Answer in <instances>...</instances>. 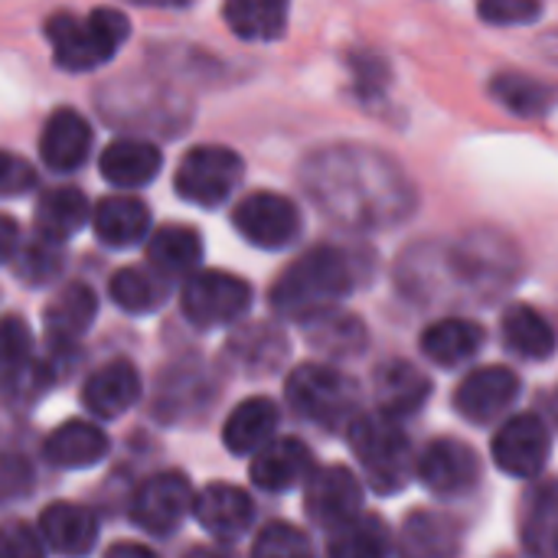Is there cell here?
Returning a JSON list of instances; mask_svg holds the SVG:
<instances>
[{
	"label": "cell",
	"instance_id": "obj_1",
	"mask_svg": "<svg viewBox=\"0 0 558 558\" xmlns=\"http://www.w3.org/2000/svg\"><path fill=\"white\" fill-rule=\"evenodd\" d=\"M301 180L320 213L347 229H386L415 206V193L396 160L363 144H333L311 154Z\"/></svg>",
	"mask_w": 558,
	"mask_h": 558
},
{
	"label": "cell",
	"instance_id": "obj_2",
	"mask_svg": "<svg viewBox=\"0 0 558 558\" xmlns=\"http://www.w3.org/2000/svg\"><path fill=\"white\" fill-rule=\"evenodd\" d=\"M350 291H353V258L343 248L317 245L278 275L268 304L281 317L307 320L314 314L333 311L337 301H343Z\"/></svg>",
	"mask_w": 558,
	"mask_h": 558
},
{
	"label": "cell",
	"instance_id": "obj_3",
	"mask_svg": "<svg viewBox=\"0 0 558 558\" xmlns=\"http://www.w3.org/2000/svg\"><path fill=\"white\" fill-rule=\"evenodd\" d=\"M128 33H131L128 16L111 7H98L88 16L52 13L46 20V39L52 46V59L65 72H92L105 65L121 49Z\"/></svg>",
	"mask_w": 558,
	"mask_h": 558
},
{
	"label": "cell",
	"instance_id": "obj_4",
	"mask_svg": "<svg viewBox=\"0 0 558 558\" xmlns=\"http://www.w3.org/2000/svg\"><path fill=\"white\" fill-rule=\"evenodd\" d=\"M350 445L366 471V481L379 494H396L412 477V445L399 422L383 415H363L350 422Z\"/></svg>",
	"mask_w": 558,
	"mask_h": 558
},
{
	"label": "cell",
	"instance_id": "obj_5",
	"mask_svg": "<svg viewBox=\"0 0 558 558\" xmlns=\"http://www.w3.org/2000/svg\"><path fill=\"white\" fill-rule=\"evenodd\" d=\"M284 396L298 415L330 432H340L343 425L350 428L356 412V386L340 369L320 363L298 366L284 383Z\"/></svg>",
	"mask_w": 558,
	"mask_h": 558
},
{
	"label": "cell",
	"instance_id": "obj_6",
	"mask_svg": "<svg viewBox=\"0 0 558 558\" xmlns=\"http://www.w3.org/2000/svg\"><path fill=\"white\" fill-rule=\"evenodd\" d=\"M245 167L242 157L219 144H199L186 150V157L177 167L173 186L177 196L196 206H219L242 180Z\"/></svg>",
	"mask_w": 558,
	"mask_h": 558
},
{
	"label": "cell",
	"instance_id": "obj_7",
	"mask_svg": "<svg viewBox=\"0 0 558 558\" xmlns=\"http://www.w3.org/2000/svg\"><path fill=\"white\" fill-rule=\"evenodd\" d=\"M180 304L190 324L213 330L239 320L252 307V288L229 271H196L190 275Z\"/></svg>",
	"mask_w": 558,
	"mask_h": 558
},
{
	"label": "cell",
	"instance_id": "obj_8",
	"mask_svg": "<svg viewBox=\"0 0 558 558\" xmlns=\"http://www.w3.org/2000/svg\"><path fill=\"white\" fill-rule=\"evenodd\" d=\"M232 226L255 248L278 252V248H288L298 239L301 209L281 193L258 190V193H248L245 199H239V206L232 209Z\"/></svg>",
	"mask_w": 558,
	"mask_h": 558
},
{
	"label": "cell",
	"instance_id": "obj_9",
	"mask_svg": "<svg viewBox=\"0 0 558 558\" xmlns=\"http://www.w3.org/2000/svg\"><path fill=\"white\" fill-rule=\"evenodd\" d=\"M363 510V487L356 481V474L343 464H330L324 471H314L307 477V490H304V513L311 517V523H317L320 530H343L350 520H356Z\"/></svg>",
	"mask_w": 558,
	"mask_h": 558
},
{
	"label": "cell",
	"instance_id": "obj_10",
	"mask_svg": "<svg viewBox=\"0 0 558 558\" xmlns=\"http://www.w3.org/2000/svg\"><path fill=\"white\" fill-rule=\"evenodd\" d=\"M549 454H553L549 428L533 412L507 418V425L494 438L497 468L504 474H510V477H520V481H530V477L543 474V468L549 464Z\"/></svg>",
	"mask_w": 558,
	"mask_h": 558
},
{
	"label": "cell",
	"instance_id": "obj_11",
	"mask_svg": "<svg viewBox=\"0 0 558 558\" xmlns=\"http://www.w3.org/2000/svg\"><path fill=\"white\" fill-rule=\"evenodd\" d=\"M193 497L196 494L183 474H154L134 494L131 520L154 536H167L186 520V513L193 510Z\"/></svg>",
	"mask_w": 558,
	"mask_h": 558
},
{
	"label": "cell",
	"instance_id": "obj_12",
	"mask_svg": "<svg viewBox=\"0 0 558 558\" xmlns=\"http://www.w3.org/2000/svg\"><path fill=\"white\" fill-rule=\"evenodd\" d=\"M415 471H418V481L435 497H461L477 484L481 461L471 445L454 441V438H438L435 445L425 448Z\"/></svg>",
	"mask_w": 558,
	"mask_h": 558
},
{
	"label": "cell",
	"instance_id": "obj_13",
	"mask_svg": "<svg viewBox=\"0 0 558 558\" xmlns=\"http://www.w3.org/2000/svg\"><path fill=\"white\" fill-rule=\"evenodd\" d=\"M520 396V376L507 366H484L474 369L458 396H454V409L471 422V425H490L500 415L510 412V405Z\"/></svg>",
	"mask_w": 558,
	"mask_h": 558
},
{
	"label": "cell",
	"instance_id": "obj_14",
	"mask_svg": "<svg viewBox=\"0 0 558 558\" xmlns=\"http://www.w3.org/2000/svg\"><path fill=\"white\" fill-rule=\"evenodd\" d=\"M373 389H376L379 415L389 418V422H399V418L415 415L428 402L432 379L418 366H412L405 360H389L386 366L376 369Z\"/></svg>",
	"mask_w": 558,
	"mask_h": 558
},
{
	"label": "cell",
	"instance_id": "obj_15",
	"mask_svg": "<svg viewBox=\"0 0 558 558\" xmlns=\"http://www.w3.org/2000/svg\"><path fill=\"white\" fill-rule=\"evenodd\" d=\"M314 474V451L301 438L268 441L252 461V484L268 494L291 490Z\"/></svg>",
	"mask_w": 558,
	"mask_h": 558
},
{
	"label": "cell",
	"instance_id": "obj_16",
	"mask_svg": "<svg viewBox=\"0 0 558 558\" xmlns=\"http://www.w3.org/2000/svg\"><path fill=\"white\" fill-rule=\"evenodd\" d=\"M88 150H92V124L75 108L52 111L39 134L43 163L56 173H69L85 163Z\"/></svg>",
	"mask_w": 558,
	"mask_h": 558
},
{
	"label": "cell",
	"instance_id": "obj_17",
	"mask_svg": "<svg viewBox=\"0 0 558 558\" xmlns=\"http://www.w3.org/2000/svg\"><path fill=\"white\" fill-rule=\"evenodd\" d=\"M141 399V376L128 360H111L82 386V405L95 418H121Z\"/></svg>",
	"mask_w": 558,
	"mask_h": 558
},
{
	"label": "cell",
	"instance_id": "obj_18",
	"mask_svg": "<svg viewBox=\"0 0 558 558\" xmlns=\"http://www.w3.org/2000/svg\"><path fill=\"white\" fill-rule=\"evenodd\" d=\"M193 513L199 526L216 539H239L255 520V504L232 484H209L193 497Z\"/></svg>",
	"mask_w": 558,
	"mask_h": 558
},
{
	"label": "cell",
	"instance_id": "obj_19",
	"mask_svg": "<svg viewBox=\"0 0 558 558\" xmlns=\"http://www.w3.org/2000/svg\"><path fill=\"white\" fill-rule=\"evenodd\" d=\"M39 530L46 546L62 558H85L98 539L95 513L78 504H49L39 517Z\"/></svg>",
	"mask_w": 558,
	"mask_h": 558
},
{
	"label": "cell",
	"instance_id": "obj_20",
	"mask_svg": "<svg viewBox=\"0 0 558 558\" xmlns=\"http://www.w3.org/2000/svg\"><path fill=\"white\" fill-rule=\"evenodd\" d=\"M275 432H278V405L265 396H255L232 409V415L222 425V441L229 454L245 458V454H258L268 441H275Z\"/></svg>",
	"mask_w": 558,
	"mask_h": 558
},
{
	"label": "cell",
	"instance_id": "obj_21",
	"mask_svg": "<svg viewBox=\"0 0 558 558\" xmlns=\"http://www.w3.org/2000/svg\"><path fill=\"white\" fill-rule=\"evenodd\" d=\"M160 167H163L160 150L147 141H134V137H121V141L108 144L98 160L101 177L121 190L147 186L160 173Z\"/></svg>",
	"mask_w": 558,
	"mask_h": 558
},
{
	"label": "cell",
	"instance_id": "obj_22",
	"mask_svg": "<svg viewBox=\"0 0 558 558\" xmlns=\"http://www.w3.org/2000/svg\"><path fill=\"white\" fill-rule=\"evenodd\" d=\"M95 235L111 248H131L150 232V209L134 196H105L92 209Z\"/></svg>",
	"mask_w": 558,
	"mask_h": 558
},
{
	"label": "cell",
	"instance_id": "obj_23",
	"mask_svg": "<svg viewBox=\"0 0 558 558\" xmlns=\"http://www.w3.org/2000/svg\"><path fill=\"white\" fill-rule=\"evenodd\" d=\"M481 347H484V327L477 320H468V317L435 320L422 333V353L441 369H454L461 363H471L481 353Z\"/></svg>",
	"mask_w": 558,
	"mask_h": 558
},
{
	"label": "cell",
	"instance_id": "obj_24",
	"mask_svg": "<svg viewBox=\"0 0 558 558\" xmlns=\"http://www.w3.org/2000/svg\"><path fill=\"white\" fill-rule=\"evenodd\" d=\"M95 311H98V301H95V291L88 284H69L62 288L43 311V330L46 337L56 343V347H69L75 343L95 320Z\"/></svg>",
	"mask_w": 558,
	"mask_h": 558
},
{
	"label": "cell",
	"instance_id": "obj_25",
	"mask_svg": "<svg viewBox=\"0 0 558 558\" xmlns=\"http://www.w3.org/2000/svg\"><path fill=\"white\" fill-rule=\"evenodd\" d=\"M43 454L52 468L62 471L92 468L108 454V435L92 422H65L46 438Z\"/></svg>",
	"mask_w": 558,
	"mask_h": 558
},
{
	"label": "cell",
	"instance_id": "obj_26",
	"mask_svg": "<svg viewBox=\"0 0 558 558\" xmlns=\"http://www.w3.org/2000/svg\"><path fill=\"white\" fill-rule=\"evenodd\" d=\"M150 268L160 278H186L196 275L203 262V239L190 226H163L147 242Z\"/></svg>",
	"mask_w": 558,
	"mask_h": 558
},
{
	"label": "cell",
	"instance_id": "obj_27",
	"mask_svg": "<svg viewBox=\"0 0 558 558\" xmlns=\"http://www.w3.org/2000/svg\"><path fill=\"white\" fill-rule=\"evenodd\" d=\"M92 209L82 190L75 186H56L49 193H43L39 206H36V235L46 242L62 245L72 232H78L88 222Z\"/></svg>",
	"mask_w": 558,
	"mask_h": 558
},
{
	"label": "cell",
	"instance_id": "obj_28",
	"mask_svg": "<svg viewBox=\"0 0 558 558\" xmlns=\"http://www.w3.org/2000/svg\"><path fill=\"white\" fill-rule=\"evenodd\" d=\"M504 340L507 347L523 356V360H549L556 353V333H553V324L533 311L530 304H513L507 314H504Z\"/></svg>",
	"mask_w": 558,
	"mask_h": 558
},
{
	"label": "cell",
	"instance_id": "obj_29",
	"mask_svg": "<svg viewBox=\"0 0 558 558\" xmlns=\"http://www.w3.org/2000/svg\"><path fill=\"white\" fill-rule=\"evenodd\" d=\"M458 530L441 513L415 510L402 526V556L405 558H454L458 556Z\"/></svg>",
	"mask_w": 558,
	"mask_h": 558
},
{
	"label": "cell",
	"instance_id": "obj_30",
	"mask_svg": "<svg viewBox=\"0 0 558 558\" xmlns=\"http://www.w3.org/2000/svg\"><path fill=\"white\" fill-rule=\"evenodd\" d=\"M222 16L229 29L239 39L252 43H268L278 39L288 26V3L278 0H232L222 7Z\"/></svg>",
	"mask_w": 558,
	"mask_h": 558
},
{
	"label": "cell",
	"instance_id": "obj_31",
	"mask_svg": "<svg viewBox=\"0 0 558 558\" xmlns=\"http://www.w3.org/2000/svg\"><path fill=\"white\" fill-rule=\"evenodd\" d=\"M307 343L330 353V356H356L366 350V327L343 311H324L304 320Z\"/></svg>",
	"mask_w": 558,
	"mask_h": 558
},
{
	"label": "cell",
	"instance_id": "obj_32",
	"mask_svg": "<svg viewBox=\"0 0 558 558\" xmlns=\"http://www.w3.org/2000/svg\"><path fill=\"white\" fill-rule=\"evenodd\" d=\"M389 546L392 536L383 517L360 513L356 520H350L343 530L330 536V558H386Z\"/></svg>",
	"mask_w": 558,
	"mask_h": 558
},
{
	"label": "cell",
	"instance_id": "obj_33",
	"mask_svg": "<svg viewBox=\"0 0 558 558\" xmlns=\"http://www.w3.org/2000/svg\"><path fill=\"white\" fill-rule=\"evenodd\" d=\"M490 95L497 105L520 118H539L553 108V88L539 78H530L523 72H500L490 82Z\"/></svg>",
	"mask_w": 558,
	"mask_h": 558
},
{
	"label": "cell",
	"instance_id": "obj_34",
	"mask_svg": "<svg viewBox=\"0 0 558 558\" xmlns=\"http://www.w3.org/2000/svg\"><path fill=\"white\" fill-rule=\"evenodd\" d=\"M108 294L111 301L128 311V314H150L163 304L167 298V288L160 278H154L150 271H141V268H121L111 284H108Z\"/></svg>",
	"mask_w": 558,
	"mask_h": 558
},
{
	"label": "cell",
	"instance_id": "obj_35",
	"mask_svg": "<svg viewBox=\"0 0 558 558\" xmlns=\"http://www.w3.org/2000/svg\"><path fill=\"white\" fill-rule=\"evenodd\" d=\"M523 543L530 556L553 558V549H556V487L553 484H543L533 494L530 510L523 517Z\"/></svg>",
	"mask_w": 558,
	"mask_h": 558
},
{
	"label": "cell",
	"instance_id": "obj_36",
	"mask_svg": "<svg viewBox=\"0 0 558 558\" xmlns=\"http://www.w3.org/2000/svg\"><path fill=\"white\" fill-rule=\"evenodd\" d=\"M29 350H33L29 324L16 314L0 317V386L13 383L23 373V366L29 363Z\"/></svg>",
	"mask_w": 558,
	"mask_h": 558
},
{
	"label": "cell",
	"instance_id": "obj_37",
	"mask_svg": "<svg viewBox=\"0 0 558 558\" xmlns=\"http://www.w3.org/2000/svg\"><path fill=\"white\" fill-rule=\"evenodd\" d=\"M10 262L16 265V275H20L26 284H46V281H52V278L59 275V268H62V245L46 242V239L36 235V239L26 242Z\"/></svg>",
	"mask_w": 558,
	"mask_h": 558
},
{
	"label": "cell",
	"instance_id": "obj_38",
	"mask_svg": "<svg viewBox=\"0 0 558 558\" xmlns=\"http://www.w3.org/2000/svg\"><path fill=\"white\" fill-rule=\"evenodd\" d=\"M252 558H314V546L301 530L288 523H271L255 539Z\"/></svg>",
	"mask_w": 558,
	"mask_h": 558
},
{
	"label": "cell",
	"instance_id": "obj_39",
	"mask_svg": "<svg viewBox=\"0 0 558 558\" xmlns=\"http://www.w3.org/2000/svg\"><path fill=\"white\" fill-rule=\"evenodd\" d=\"M33 484H36V474L23 454H3L0 458V507L26 500L33 494Z\"/></svg>",
	"mask_w": 558,
	"mask_h": 558
},
{
	"label": "cell",
	"instance_id": "obj_40",
	"mask_svg": "<svg viewBox=\"0 0 558 558\" xmlns=\"http://www.w3.org/2000/svg\"><path fill=\"white\" fill-rule=\"evenodd\" d=\"M543 13L539 3L533 0H487L477 7V16L494 23V26H517V23H530Z\"/></svg>",
	"mask_w": 558,
	"mask_h": 558
},
{
	"label": "cell",
	"instance_id": "obj_41",
	"mask_svg": "<svg viewBox=\"0 0 558 558\" xmlns=\"http://www.w3.org/2000/svg\"><path fill=\"white\" fill-rule=\"evenodd\" d=\"M0 558H46V546L26 523H0Z\"/></svg>",
	"mask_w": 558,
	"mask_h": 558
},
{
	"label": "cell",
	"instance_id": "obj_42",
	"mask_svg": "<svg viewBox=\"0 0 558 558\" xmlns=\"http://www.w3.org/2000/svg\"><path fill=\"white\" fill-rule=\"evenodd\" d=\"M36 186V170L16 154L0 150V196H23Z\"/></svg>",
	"mask_w": 558,
	"mask_h": 558
},
{
	"label": "cell",
	"instance_id": "obj_43",
	"mask_svg": "<svg viewBox=\"0 0 558 558\" xmlns=\"http://www.w3.org/2000/svg\"><path fill=\"white\" fill-rule=\"evenodd\" d=\"M16 255V222L10 216H0V265Z\"/></svg>",
	"mask_w": 558,
	"mask_h": 558
},
{
	"label": "cell",
	"instance_id": "obj_44",
	"mask_svg": "<svg viewBox=\"0 0 558 558\" xmlns=\"http://www.w3.org/2000/svg\"><path fill=\"white\" fill-rule=\"evenodd\" d=\"M105 558H157L147 546H137V543H118V546H111Z\"/></svg>",
	"mask_w": 558,
	"mask_h": 558
},
{
	"label": "cell",
	"instance_id": "obj_45",
	"mask_svg": "<svg viewBox=\"0 0 558 558\" xmlns=\"http://www.w3.org/2000/svg\"><path fill=\"white\" fill-rule=\"evenodd\" d=\"M183 558H229L226 553H219V549H206V546H193L190 553Z\"/></svg>",
	"mask_w": 558,
	"mask_h": 558
}]
</instances>
